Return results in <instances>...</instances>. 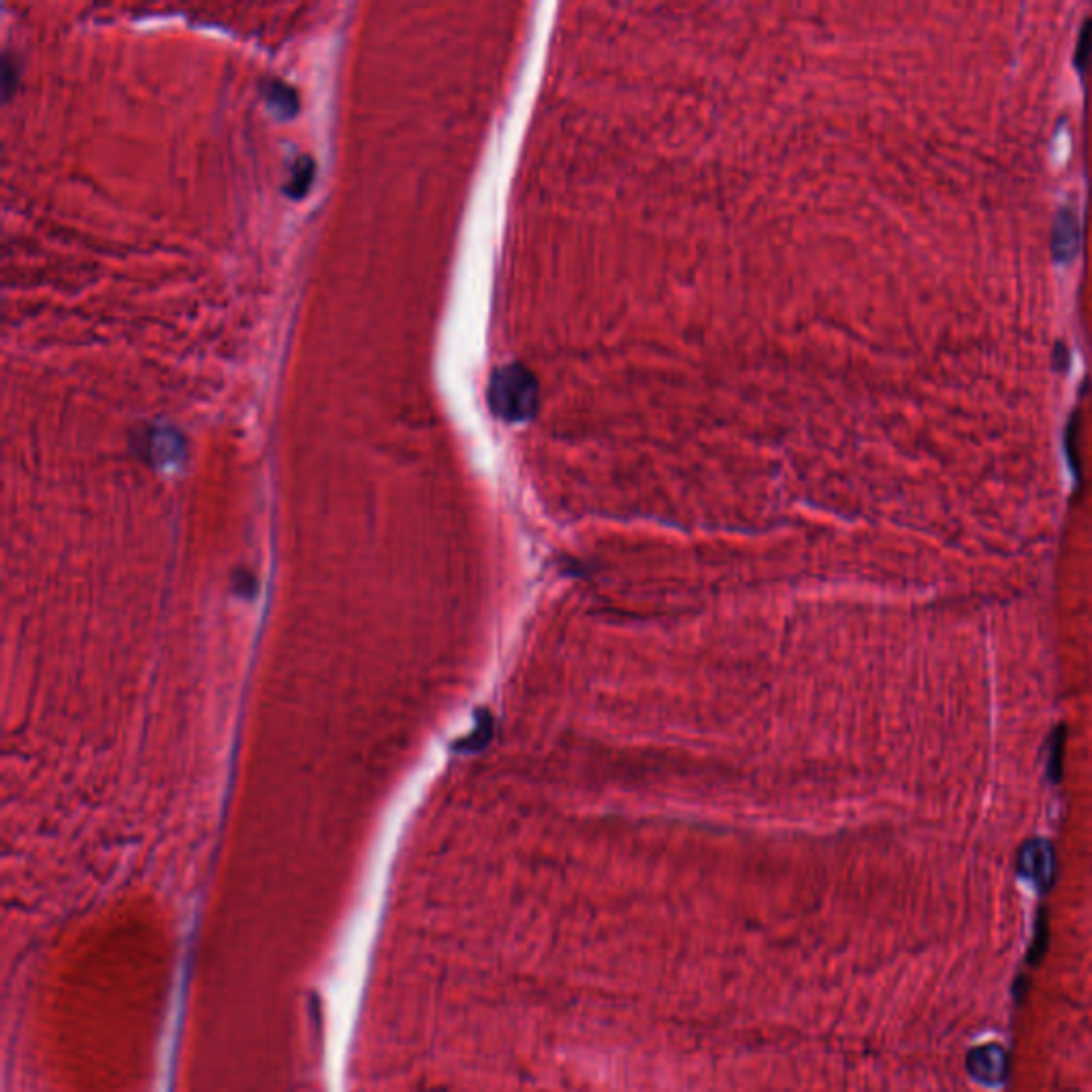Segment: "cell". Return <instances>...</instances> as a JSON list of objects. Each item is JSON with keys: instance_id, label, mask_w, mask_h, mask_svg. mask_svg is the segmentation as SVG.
I'll list each match as a JSON object with an SVG mask.
<instances>
[{"instance_id": "obj_1", "label": "cell", "mask_w": 1092, "mask_h": 1092, "mask_svg": "<svg viewBox=\"0 0 1092 1092\" xmlns=\"http://www.w3.org/2000/svg\"><path fill=\"white\" fill-rule=\"evenodd\" d=\"M263 96L270 109L280 117H293L299 109L297 90L280 78H270L263 82Z\"/></svg>"}, {"instance_id": "obj_2", "label": "cell", "mask_w": 1092, "mask_h": 1092, "mask_svg": "<svg viewBox=\"0 0 1092 1092\" xmlns=\"http://www.w3.org/2000/svg\"><path fill=\"white\" fill-rule=\"evenodd\" d=\"M314 176H317V162H314V158L310 154L297 156L293 164H290V176H288V182L284 184V192L288 194V197L301 199L303 194L310 190Z\"/></svg>"}]
</instances>
